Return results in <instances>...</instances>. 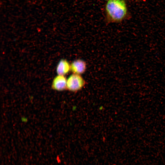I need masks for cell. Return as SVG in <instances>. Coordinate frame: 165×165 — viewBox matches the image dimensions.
Returning <instances> with one entry per match:
<instances>
[{"label": "cell", "instance_id": "4", "mask_svg": "<svg viewBox=\"0 0 165 165\" xmlns=\"http://www.w3.org/2000/svg\"><path fill=\"white\" fill-rule=\"evenodd\" d=\"M71 71L74 74L81 75L86 69V64L83 60L78 59L73 61L70 64Z\"/></svg>", "mask_w": 165, "mask_h": 165}, {"label": "cell", "instance_id": "2", "mask_svg": "<svg viewBox=\"0 0 165 165\" xmlns=\"http://www.w3.org/2000/svg\"><path fill=\"white\" fill-rule=\"evenodd\" d=\"M86 82L80 75L73 73L67 79V90L77 92L85 86Z\"/></svg>", "mask_w": 165, "mask_h": 165}, {"label": "cell", "instance_id": "6", "mask_svg": "<svg viewBox=\"0 0 165 165\" xmlns=\"http://www.w3.org/2000/svg\"><path fill=\"white\" fill-rule=\"evenodd\" d=\"M105 0V1H108V0Z\"/></svg>", "mask_w": 165, "mask_h": 165}, {"label": "cell", "instance_id": "1", "mask_svg": "<svg viewBox=\"0 0 165 165\" xmlns=\"http://www.w3.org/2000/svg\"><path fill=\"white\" fill-rule=\"evenodd\" d=\"M106 20L108 23H118L127 17L128 10L125 0H108L105 6Z\"/></svg>", "mask_w": 165, "mask_h": 165}, {"label": "cell", "instance_id": "3", "mask_svg": "<svg viewBox=\"0 0 165 165\" xmlns=\"http://www.w3.org/2000/svg\"><path fill=\"white\" fill-rule=\"evenodd\" d=\"M67 79L64 75L56 76L53 79L52 84V88L53 90L62 91L67 90Z\"/></svg>", "mask_w": 165, "mask_h": 165}, {"label": "cell", "instance_id": "5", "mask_svg": "<svg viewBox=\"0 0 165 165\" xmlns=\"http://www.w3.org/2000/svg\"><path fill=\"white\" fill-rule=\"evenodd\" d=\"M71 71V65L65 59H61L57 67L56 72L58 75H64Z\"/></svg>", "mask_w": 165, "mask_h": 165}]
</instances>
